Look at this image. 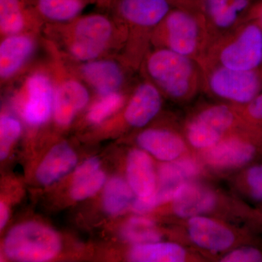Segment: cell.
<instances>
[{
    "label": "cell",
    "instance_id": "6da1fadb",
    "mask_svg": "<svg viewBox=\"0 0 262 262\" xmlns=\"http://www.w3.org/2000/svg\"><path fill=\"white\" fill-rule=\"evenodd\" d=\"M146 70L153 84L173 99L190 98L203 84L200 62L167 48H159L150 53Z\"/></svg>",
    "mask_w": 262,
    "mask_h": 262
},
{
    "label": "cell",
    "instance_id": "7a4b0ae2",
    "mask_svg": "<svg viewBox=\"0 0 262 262\" xmlns=\"http://www.w3.org/2000/svg\"><path fill=\"white\" fill-rule=\"evenodd\" d=\"M261 62L262 30L251 24L212 43L200 63L250 71L256 70Z\"/></svg>",
    "mask_w": 262,
    "mask_h": 262
},
{
    "label": "cell",
    "instance_id": "3957f363",
    "mask_svg": "<svg viewBox=\"0 0 262 262\" xmlns=\"http://www.w3.org/2000/svg\"><path fill=\"white\" fill-rule=\"evenodd\" d=\"M160 48L201 61L211 46L206 22L184 11L169 12L158 26Z\"/></svg>",
    "mask_w": 262,
    "mask_h": 262
},
{
    "label": "cell",
    "instance_id": "277c9868",
    "mask_svg": "<svg viewBox=\"0 0 262 262\" xmlns=\"http://www.w3.org/2000/svg\"><path fill=\"white\" fill-rule=\"evenodd\" d=\"M61 249L56 232L46 226L30 222L16 226L5 241L8 257L18 261H46L54 258Z\"/></svg>",
    "mask_w": 262,
    "mask_h": 262
},
{
    "label": "cell",
    "instance_id": "5b68a950",
    "mask_svg": "<svg viewBox=\"0 0 262 262\" xmlns=\"http://www.w3.org/2000/svg\"><path fill=\"white\" fill-rule=\"evenodd\" d=\"M203 84L217 97L246 104L258 96L260 79L255 70L241 71L219 65H201Z\"/></svg>",
    "mask_w": 262,
    "mask_h": 262
},
{
    "label": "cell",
    "instance_id": "8992f818",
    "mask_svg": "<svg viewBox=\"0 0 262 262\" xmlns=\"http://www.w3.org/2000/svg\"><path fill=\"white\" fill-rule=\"evenodd\" d=\"M113 31L111 22L102 15L84 17L75 24L69 47L70 54L80 61L94 60L107 46Z\"/></svg>",
    "mask_w": 262,
    "mask_h": 262
},
{
    "label": "cell",
    "instance_id": "52a82bcc",
    "mask_svg": "<svg viewBox=\"0 0 262 262\" xmlns=\"http://www.w3.org/2000/svg\"><path fill=\"white\" fill-rule=\"evenodd\" d=\"M234 121V113L225 105L207 108L198 114L188 125V140L194 147H211L220 141Z\"/></svg>",
    "mask_w": 262,
    "mask_h": 262
},
{
    "label": "cell",
    "instance_id": "ba28073f",
    "mask_svg": "<svg viewBox=\"0 0 262 262\" xmlns=\"http://www.w3.org/2000/svg\"><path fill=\"white\" fill-rule=\"evenodd\" d=\"M27 101L23 116L29 125H40L47 122L54 108L55 94L49 77L42 73H35L26 82Z\"/></svg>",
    "mask_w": 262,
    "mask_h": 262
},
{
    "label": "cell",
    "instance_id": "9c48e42d",
    "mask_svg": "<svg viewBox=\"0 0 262 262\" xmlns=\"http://www.w3.org/2000/svg\"><path fill=\"white\" fill-rule=\"evenodd\" d=\"M248 3V0H206V25L211 44L239 28V18Z\"/></svg>",
    "mask_w": 262,
    "mask_h": 262
},
{
    "label": "cell",
    "instance_id": "30bf717a",
    "mask_svg": "<svg viewBox=\"0 0 262 262\" xmlns=\"http://www.w3.org/2000/svg\"><path fill=\"white\" fill-rule=\"evenodd\" d=\"M207 151L206 160L212 166L232 168L244 166L256 158L258 146L251 141L228 139L217 143Z\"/></svg>",
    "mask_w": 262,
    "mask_h": 262
},
{
    "label": "cell",
    "instance_id": "8fae6325",
    "mask_svg": "<svg viewBox=\"0 0 262 262\" xmlns=\"http://www.w3.org/2000/svg\"><path fill=\"white\" fill-rule=\"evenodd\" d=\"M161 106L160 90L151 82H143L138 86L129 101L125 120L131 126H144L158 115Z\"/></svg>",
    "mask_w": 262,
    "mask_h": 262
},
{
    "label": "cell",
    "instance_id": "7c38bea8",
    "mask_svg": "<svg viewBox=\"0 0 262 262\" xmlns=\"http://www.w3.org/2000/svg\"><path fill=\"white\" fill-rule=\"evenodd\" d=\"M215 204L213 192L195 183H184L173 198V211L182 218L198 216L211 211Z\"/></svg>",
    "mask_w": 262,
    "mask_h": 262
},
{
    "label": "cell",
    "instance_id": "4fadbf2b",
    "mask_svg": "<svg viewBox=\"0 0 262 262\" xmlns=\"http://www.w3.org/2000/svg\"><path fill=\"white\" fill-rule=\"evenodd\" d=\"M89 100V91L78 81L62 82L55 92L54 115L57 123L62 126L68 125Z\"/></svg>",
    "mask_w": 262,
    "mask_h": 262
},
{
    "label": "cell",
    "instance_id": "5bb4252c",
    "mask_svg": "<svg viewBox=\"0 0 262 262\" xmlns=\"http://www.w3.org/2000/svg\"><path fill=\"white\" fill-rule=\"evenodd\" d=\"M198 173V165L190 159L163 164L159 170V186L153 194L158 206L173 199L179 188Z\"/></svg>",
    "mask_w": 262,
    "mask_h": 262
},
{
    "label": "cell",
    "instance_id": "9a60e30c",
    "mask_svg": "<svg viewBox=\"0 0 262 262\" xmlns=\"http://www.w3.org/2000/svg\"><path fill=\"white\" fill-rule=\"evenodd\" d=\"M189 233L193 242L212 251H222L233 244V233L224 226L205 217L194 216L189 221Z\"/></svg>",
    "mask_w": 262,
    "mask_h": 262
},
{
    "label": "cell",
    "instance_id": "2e32d148",
    "mask_svg": "<svg viewBox=\"0 0 262 262\" xmlns=\"http://www.w3.org/2000/svg\"><path fill=\"white\" fill-rule=\"evenodd\" d=\"M120 10L124 18L141 28H155L170 12L167 0H122Z\"/></svg>",
    "mask_w": 262,
    "mask_h": 262
},
{
    "label": "cell",
    "instance_id": "e0dca14e",
    "mask_svg": "<svg viewBox=\"0 0 262 262\" xmlns=\"http://www.w3.org/2000/svg\"><path fill=\"white\" fill-rule=\"evenodd\" d=\"M127 177L129 185L139 198H148L156 190V176L149 156L134 149L127 157Z\"/></svg>",
    "mask_w": 262,
    "mask_h": 262
},
{
    "label": "cell",
    "instance_id": "ac0fdd59",
    "mask_svg": "<svg viewBox=\"0 0 262 262\" xmlns=\"http://www.w3.org/2000/svg\"><path fill=\"white\" fill-rule=\"evenodd\" d=\"M137 141L141 148L163 161L177 159L185 149L182 138L166 130L149 129L139 134Z\"/></svg>",
    "mask_w": 262,
    "mask_h": 262
},
{
    "label": "cell",
    "instance_id": "d6986e66",
    "mask_svg": "<svg viewBox=\"0 0 262 262\" xmlns=\"http://www.w3.org/2000/svg\"><path fill=\"white\" fill-rule=\"evenodd\" d=\"M34 44L27 35H10L0 45V76L9 78L22 67L32 55Z\"/></svg>",
    "mask_w": 262,
    "mask_h": 262
},
{
    "label": "cell",
    "instance_id": "ffe728a7",
    "mask_svg": "<svg viewBox=\"0 0 262 262\" xmlns=\"http://www.w3.org/2000/svg\"><path fill=\"white\" fill-rule=\"evenodd\" d=\"M82 75L102 96L117 92L123 82L120 66L110 60L89 61L81 70Z\"/></svg>",
    "mask_w": 262,
    "mask_h": 262
},
{
    "label": "cell",
    "instance_id": "44dd1931",
    "mask_svg": "<svg viewBox=\"0 0 262 262\" xmlns=\"http://www.w3.org/2000/svg\"><path fill=\"white\" fill-rule=\"evenodd\" d=\"M77 160V155L68 144L61 143L55 146L37 169L38 181L45 185L53 184L70 173Z\"/></svg>",
    "mask_w": 262,
    "mask_h": 262
},
{
    "label": "cell",
    "instance_id": "7402d4cb",
    "mask_svg": "<svg viewBox=\"0 0 262 262\" xmlns=\"http://www.w3.org/2000/svg\"><path fill=\"white\" fill-rule=\"evenodd\" d=\"M106 177L100 169V162L91 158L76 170L71 188V195L77 201H82L94 195L102 187Z\"/></svg>",
    "mask_w": 262,
    "mask_h": 262
},
{
    "label": "cell",
    "instance_id": "603a6c76",
    "mask_svg": "<svg viewBox=\"0 0 262 262\" xmlns=\"http://www.w3.org/2000/svg\"><path fill=\"white\" fill-rule=\"evenodd\" d=\"M185 258L184 248L167 243L138 245L129 254L130 261L137 262H181Z\"/></svg>",
    "mask_w": 262,
    "mask_h": 262
},
{
    "label": "cell",
    "instance_id": "cb8c5ba5",
    "mask_svg": "<svg viewBox=\"0 0 262 262\" xmlns=\"http://www.w3.org/2000/svg\"><path fill=\"white\" fill-rule=\"evenodd\" d=\"M133 189L123 179L115 177L110 179L103 193L105 211L111 215H118L130 206L134 195Z\"/></svg>",
    "mask_w": 262,
    "mask_h": 262
},
{
    "label": "cell",
    "instance_id": "d4e9b609",
    "mask_svg": "<svg viewBox=\"0 0 262 262\" xmlns=\"http://www.w3.org/2000/svg\"><path fill=\"white\" fill-rule=\"evenodd\" d=\"M122 235L135 244H146L158 242L160 234L152 221L145 218H132L122 229Z\"/></svg>",
    "mask_w": 262,
    "mask_h": 262
},
{
    "label": "cell",
    "instance_id": "484cf974",
    "mask_svg": "<svg viewBox=\"0 0 262 262\" xmlns=\"http://www.w3.org/2000/svg\"><path fill=\"white\" fill-rule=\"evenodd\" d=\"M82 7L80 0H39V9L42 14L56 21L75 18Z\"/></svg>",
    "mask_w": 262,
    "mask_h": 262
},
{
    "label": "cell",
    "instance_id": "4316f807",
    "mask_svg": "<svg viewBox=\"0 0 262 262\" xmlns=\"http://www.w3.org/2000/svg\"><path fill=\"white\" fill-rule=\"evenodd\" d=\"M24 19L18 0H0V28L5 35H14L24 29Z\"/></svg>",
    "mask_w": 262,
    "mask_h": 262
},
{
    "label": "cell",
    "instance_id": "83f0119b",
    "mask_svg": "<svg viewBox=\"0 0 262 262\" xmlns=\"http://www.w3.org/2000/svg\"><path fill=\"white\" fill-rule=\"evenodd\" d=\"M122 102L123 98L117 92L105 95L89 110L88 120L91 123H100L115 113L122 106Z\"/></svg>",
    "mask_w": 262,
    "mask_h": 262
},
{
    "label": "cell",
    "instance_id": "f1b7e54d",
    "mask_svg": "<svg viewBox=\"0 0 262 262\" xmlns=\"http://www.w3.org/2000/svg\"><path fill=\"white\" fill-rule=\"evenodd\" d=\"M21 131L20 122L13 117L3 116L0 120V158L4 160Z\"/></svg>",
    "mask_w": 262,
    "mask_h": 262
},
{
    "label": "cell",
    "instance_id": "f546056e",
    "mask_svg": "<svg viewBox=\"0 0 262 262\" xmlns=\"http://www.w3.org/2000/svg\"><path fill=\"white\" fill-rule=\"evenodd\" d=\"M246 183L250 194L258 201H262V165H255L248 169Z\"/></svg>",
    "mask_w": 262,
    "mask_h": 262
},
{
    "label": "cell",
    "instance_id": "4dcf8cb0",
    "mask_svg": "<svg viewBox=\"0 0 262 262\" xmlns=\"http://www.w3.org/2000/svg\"><path fill=\"white\" fill-rule=\"evenodd\" d=\"M225 262L262 261V251L256 248H244L229 253L222 258Z\"/></svg>",
    "mask_w": 262,
    "mask_h": 262
},
{
    "label": "cell",
    "instance_id": "1f68e13d",
    "mask_svg": "<svg viewBox=\"0 0 262 262\" xmlns=\"http://www.w3.org/2000/svg\"><path fill=\"white\" fill-rule=\"evenodd\" d=\"M247 113L253 120L262 121V94L248 103Z\"/></svg>",
    "mask_w": 262,
    "mask_h": 262
},
{
    "label": "cell",
    "instance_id": "d6a6232c",
    "mask_svg": "<svg viewBox=\"0 0 262 262\" xmlns=\"http://www.w3.org/2000/svg\"><path fill=\"white\" fill-rule=\"evenodd\" d=\"M8 209L4 203L0 204V228L3 229L8 220Z\"/></svg>",
    "mask_w": 262,
    "mask_h": 262
}]
</instances>
